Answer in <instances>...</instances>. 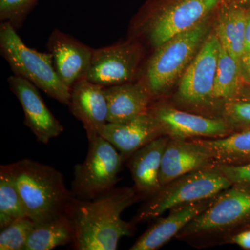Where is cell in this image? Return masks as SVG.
Here are the masks:
<instances>
[{
	"label": "cell",
	"mask_w": 250,
	"mask_h": 250,
	"mask_svg": "<svg viewBox=\"0 0 250 250\" xmlns=\"http://www.w3.org/2000/svg\"><path fill=\"white\" fill-rule=\"evenodd\" d=\"M7 167L28 217L36 225L66 213L73 196L60 171L29 159L7 164Z\"/></svg>",
	"instance_id": "obj_2"
},
{
	"label": "cell",
	"mask_w": 250,
	"mask_h": 250,
	"mask_svg": "<svg viewBox=\"0 0 250 250\" xmlns=\"http://www.w3.org/2000/svg\"><path fill=\"white\" fill-rule=\"evenodd\" d=\"M220 43L215 31L210 33L186 69L179 82L177 99L188 106H205L213 100Z\"/></svg>",
	"instance_id": "obj_10"
},
{
	"label": "cell",
	"mask_w": 250,
	"mask_h": 250,
	"mask_svg": "<svg viewBox=\"0 0 250 250\" xmlns=\"http://www.w3.org/2000/svg\"><path fill=\"white\" fill-rule=\"evenodd\" d=\"M242 80L240 62L221 45L213 90L214 101L225 104L236 99L243 86Z\"/></svg>",
	"instance_id": "obj_23"
},
{
	"label": "cell",
	"mask_w": 250,
	"mask_h": 250,
	"mask_svg": "<svg viewBox=\"0 0 250 250\" xmlns=\"http://www.w3.org/2000/svg\"><path fill=\"white\" fill-rule=\"evenodd\" d=\"M213 165L209 152L195 140L170 138L163 156L161 187L185 174Z\"/></svg>",
	"instance_id": "obj_16"
},
{
	"label": "cell",
	"mask_w": 250,
	"mask_h": 250,
	"mask_svg": "<svg viewBox=\"0 0 250 250\" xmlns=\"http://www.w3.org/2000/svg\"><path fill=\"white\" fill-rule=\"evenodd\" d=\"M147 112L160 123L166 135L172 139H217L234 132L223 118H208L152 104Z\"/></svg>",
	"instance_id": "obj_11"
},
{
	"label": "cell",
	"mask_w": 250,
	"mask_h": 250,
	"mask_svg": "<svg viewBox=\"0 0 250 250\" xmlns=\"http://www.w3.org/2000/svg\"><path fill=\"white\" fill-rule=\"evenodd\" d=\"M0 51L14 75L29 81L51 98L68 106L70 89L57 75L51 54L28 47L9 22L0 24Z\"/></svg>",
	"instance_id": "obj_6"
},
{
	"label": "cell",
	"mask_w": 250,
	"mask_h": 250,
	"mask_svg": "<svg viewBox=\"0 0 250 250\" xmlns=\"http://www.w3.org/2000/svg\"><path fill=\"white\" fill-rule=\"evenodd\" d=\"M125 161L116 147L101 136L88 141L85 160L74 167V198L92 200L116 188Z\"/></svg>",
	"instance_id": "obj_7"
},
{
	"label": "cell",
	"mask_w": 250,
	"mask_h": 250,
	"mask_svg": "<svg viewBox=\"0 0 250 250\" xmlns=\"http://www.w3.org/2000/svg\"><path fill=\"white\" fill-rule=\"evenodd\" d=\"M143 57L142 44L131 39L93 49L86 80L104 87L135 82Z\"/></svg>",
	"instance_id": "obj_9"
},
{
	"label": "cell",
	"mask_w": 250,
	"mask_h": 250,
	"mask_svg": "<svg viewBox=\"0 0 250 250\" xmlns=\"http://www.w3.org/2000/svg\"><path fill=\"white\" fill-rule=\"evenodd\" d=\"M248 12L237 5H224L219 11L215 27V32L221 45L239 62L244 54Z\"/></svg>",
	"instance_id": "obj_21"
},
{
	"label": "cell",
	"mask_w": 250,
	"mask_h": 250,
	"mask_svg": "<svg viewBox=\"0 0 250 250\" xmlns=\"http://www.w3.org/2000/svg\"><path fill=\"white\" fill-rule=\"evenodd\" d=\"M164 135L160 123L148 112L123 123H108L100 134L116 148L125 162L138 149Z\"/></svg>",
	"instance_id": "obj_15"
},
{
	"label": "cell",
	"mask_w": 250,
	"mask_h": 250,
	"mask_svg": "<svg viewBox=\"0 0 250 250\" xmlns=\"http://www.w3.org/2000/svg\"><path fill=\"white\" fill-rule=\"evenodd\" d=\"M236 99L250 102V87L242 86L241 89Z\"/></svg>",
	"instance_id": "obj_32"
},
{
	"label": "cell",
	"mask_w": 250,
	"mask_h": 250,
	"mask_svg": "<svg viewBox=\"0 0 250 250\" xmlns=\"http://www.w3.org/2000/svg\"><path fill=\"white\" fill-rule=\"evenodd\" d=\"M69 109L83 125L88 141L100 136L108 123V104L104 87L86 79L70 89Z\"/></svg>",
	"instance_id": "obj_14"
},
{
	"label": "cell",
	"mask_w": 250,
	"mask_h": 250,
	"mask_svg": "<svg viewBox=\"0 0 250 250\" xmlns=\"http://www.w3.org/2000/svg\"><path fill=\"white\" fill-rule=\"evenodd\" d=\"M139 200L134 187L114 188L92 200L73 197L66 210L75 231L72 249L117 250L120 240L136 230V225L125 221L122 213Z\"/></svg>",
	"instance_id": "obj_1"
},
{
	"label": "cell",
	"mask_w": 250,
	"mask_h": 250,
	"mask_svg": "<svg viewBox=\"0 0 250 250\" xmlns=\"http://www.w3.org/2000/svg\"><path fill=\"white\" fill-rule=\"evenodd\" d=\"M7 81L10 89L22 106L24 125L39 142L47 144L63 132L62 123L46 106L35 85L16 75L10 76Z\"/></svg>",
	"instance_id": "obj_13"
},
{
	"label": "cell",
	"mask_w": 250,
	"mask_h": 250,
	"mask_svg": "<svg viewBox=\"0 0 250 250\" xmlns=\"http://www.w3.org/2000/svg\"><path fill=\"white\" fill-rule=\"evenodd\" d=\"M250 52V11L248 12L246 24V31H245V52Z\"/></svg>",
	"instance_id": "obj_31"
},
{
	"label": "cell",
	"mask_w": 250,
	"mask_h": 250,
	"mask_svg": "<svg viewBox=\"0 0 250 250\" xmlns=\"http://www.w3.org/2000/svg\"><path fill=\"white\" fill-rule=\"evenodd\" d=\"M216 196L187 204L169 210L170 213L167 216L156 218L157 220L136 240L129 250L159 249L178 236L188 224L211 205Z\"/></svg>",
	"instance_id": "obj_17"
},
{
	"label": "cell",
	"mask_w": 250,
	"mask_h": 250,
	"mask_svg": "<svg viewBox=\"0 0 250 250\" xmlns=\"http://www.w3.org/2000/svg\"><path fill=\"white\" fill-rule=\"evenodd\" d=\"M250 220V188L232 185L217 195L211 205L179 233L192 238L227 232Z\"/></svg>",
	"instance_id": "obj_8"
},
{
	"label": "cell",
	"mask_w": 250,
	"mask_h": 250,
	"mask_svg": "<svg viewBox=\"0 0 250 250\" xmlns=\"http://www.w3.org/2000/svg\"><path fill=\"white\" fill-rule=\"evenodd\" d=\"M36 223L29 218L18 219L1 229L0 250H24Z\"/></svg>",
	"instance_id": "obj_25"
},
{
	"label": "cell",
	"mask_w": 250,
	"mask_h": 250,
	"mask_svg": "<svg viewBox=\"0 0 250 250\" xmlns=\"http://www.w3.org/2000/svg\"><path fill=\"white\" fill-rule=\"evenodd\" d=\"M29 218L7 165L0 166V229L18 219Z\"/></svg>",
	"instance_id": "obj_24"
},
{
	"label": "cell",
	"mask_w": 250,
	"mask_h": 250,
	"mask_svg": "<svg viewBox=\"0 0 250 250\" xmlns=\"http://www.w3.org/2000/svg\"><path fill=\"white\" fill-rule=\"evenodd\" d=\"M37 0H0V20L9 22L18 30Z\"/></svg>",
	"instance_id": "obj_26"
},
{
	"label": "cell",
	"mask_w": 250,
	"mask_h": 250,
	"mask_svg": "<svg viewBox=\"0 0 250 250\" xmlns=\"http://www.w3.org/2000/svg\"><path fill=\"white\" fill-rule=\"evenodd\" d=\"M231 186L215 165L194 171L161 187L141 206L132 222L156 220L172 208L216 196Z\"/></svg>",
	"instance_id": "obj_5"
},
{
	"label": "cell",
	"mask_w": 250,
	"mask_h": 250,
	"mask_svg": "<svg viewBox=\"0 0 250 250\" xmlns=\"http://www.w3.org/2000/svg\"><path fill=\"white\" fill-rule=\"evenodd\" d=\"M47 48L57 75L70 89L77 82L86 79L93 49L57 29L49 36Z\"/></svg>",
	"instance_id": "obj_12"
},
{
	"label": "cell",
	"mask_w": 250,
	"mask_h": 250,
	"mask_svg": "<svg viewBox=\"0 0 250 250\" xmlns=\"http://www.w3.org/2000/svg\"><path fill=\"white\" fill-rule=\"evenodd\" d=\"M231 242L245 250H250V229L235 235Z\"/></svg>",
	"instance_id": "obj_30"
},
{
	"label": "cell",
	"mask_w": 250,
	"mask_h": 250,
	"mask_svg": "<svg viewBox=\"0 0 250 250\" xmlns=\"http://www.w3.org/2000/svg\"><path fill=\"white\" fill-rule=\"evenodd\" d=\"M232 185L250 188V162L243 165H215Z\"/></svg>",
	"instance_id": "obj_28"
},
{
	"label": "cell",
	"mask_w": 250,
	"mask_h": 250,
	"mask_svg": "<svg viewBox=\"0 0 250 250\" xmlns=\"http://www.w3.org/2000/svg\"><path fill=\"white\" fill-rule=\"evenodd\" d=\"M169 139L167 135L157 138L138 149L126 161L134 187L141 200L143 197L149 198L161 188V164Z\"/></svg>",
	"instance_id": "obj_18"
},
{
	"label": "cell",
	"mask_w": 250,
	"mask_h": 250,
	"mask_svg": "<svg viewBox=\"0 0 250 250\" xmlns=\"http://www.w3.org/2000/svg\"><path fill=\"white\" fill-rule=\"evenodd\" d=\"M208 150L215 165L238 166L250 162V129L217 139H195Z\"/></svg>",
	"instance_id": "obj_20"
},
{
	"label": "cell",
	"mask_w": 250,
	"mask_h": 250,
	"mask_svg": "<svg viewBox=\"0 0 250 250\" xmlns=\"http://www.w3.org/2000/svg\"><path fill=\"white\" fill-rule=\"evenodd\" d=\"M108 123H123L147 113L152 104L149 90L141 81L104 87Z\"/></svg>",
	"instance_id": "obj_19"
},
{
	"label": "cell",
	"mask_w": 250,
	"mask_h": 250,
	"mask_svg": "<svg viewBox=\"0 0 250 250\" xmlns=\"http://www.w3.org/2000/svg\"><path fill=\"white\" fill-rule=\"evenodd\" d=\"M223 118L235 131L250 129V102L234 99L224 104Z\"/></svg>",
	"instance_id": "obj_27"
},
{
	"label": "cell",
	"mask_w": 250,
	"mask_h": 250,
	"mask_svg": "<svg viewBox=\"0 0 250 250\" xmlns=\"http://www.w3.org/2000/svg\"><path fill=\"white\" fill-rule=\"evenodd\" d=\"M222 0H149L131 24V39L155 49L208 17Z\"/></svg>",
	"instance_id": "obj_3"
},
{
	"label": "cell",
	"mask_w": 250,
	"mask_h": 250,
	"mask_svg": "<svg viewBox=\"0 0 250 250\" xmlns=\"http://www.w3.org/2000/svg\"><path fill=\"white\" fill-rule=\"evenodd\" d=\"M242 79L250 84V52H245L240 61Z\"/></svg>",
	"instance_id": "obj_29"
},
{
	"label": "cell",
	"mask_w": 250,
	"mask_h": 250,
	"mask_svg": "<svg viewBox=\"0 0 250 250\" xmlns=\"http://www.w3.org/2000/svg\"><path fill=\"white\" fill-rule=\"evenodd\" d=\"M207 18L192 29L174 36L154 49L143 68L141 79L152 103L182 77L208 34Z\"/></svg>",
	"instance_id": "obj_4"
},
{
	"label": "cell",
	"mask_w": 250,
	"mask_h": 250,
	"mask_svg": "<svg viewBox=\"0 0 250 250\" xmlns=\"http://www.w3.org/2000/svg\"><path fill=\"white\" fill-rule=\"evenodd\" d=\"M75 231L66 213L37 224L29 236L24 250H50L72 245Z\"/></svg>",
	"instance_id": "obj_22"
}]
</instances>
